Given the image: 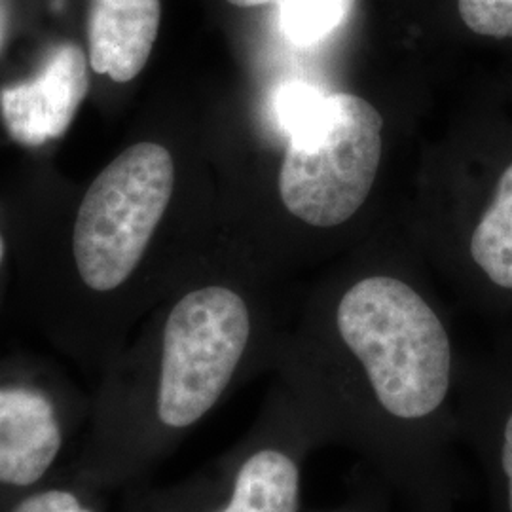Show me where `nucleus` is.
Instances as JSON below:
<instances>
[{"mask_svg":"<svg viewBox=\"0 0 512 512\" xmlns=\"http://www.w3.org/2000/svg\"><path fill=\"white\" fill-rule=\"evenodd\" d=\"M334 327L357 380L289 404L315 437L346 440L429 505V448L452 391V344L412 285L368 275L340 296Z\"/></svg>","mask_w":512,"mask_h":512,"instance_id":"f257e3e1","label":"nucleus"},{"mask_svg":"<svg viewBox=\"0 0 512 512\" xmlns=\"http://www.w3.org/2000/svg\"><path fill=\"white\" fill-rule=\"evenodd\" d=\"M382 129V114L363 97L327 95L310 120L289 133L279 171L287 211L317 228L351 219L376 181Z\"/></svg>","mask_w":512,"mask_h":512,"instance_id":"f03ea898","label":"nucleus"},{"mask_svg":"<svg viewBox=\"0 0 512 512\" xmlns=\"http://www.w3.org/2000/svg\"><path fill=\"white\" fill-rule=\"evenodd\" d=\"M175 186V164L158 143H137L90 184L73 228L82 281L97 293L124 285L147 253Z\"/></svg>","mask_w":512,"mask_h":512,"instance_id":"7ed1b4c3","label":"nucleus"},{"mask_svg":"<svg viewBox=\"0 0 512 512\" xmlns=\"http://www.w3.org/2000/svg\"><path fill=\"white\" fill-rule=\"evenodd\" d=\"M251 338V311L236 291L209 285L169 311L156 387V418L169 431L202 421L230 387Z\"/></svg>","mask_w":512,"mask_h":512,"instance_id":"20e7f679","label":"nucleus"},{"mask_svg":"<svg viewBox=\"0 0 512 512\" xmlns=\"http://www.w3.org/2000/svg\"><path fill=\"white\" fill-rule=\"evenodd\" d=\"M88 90L86 55L65 42L55 46L31 80L0 92V116L16 143L42 147L67 133Z\"/></svg>","mask_w":512,"mask_h":512,"instance_id":"39448f33","label":"nucleus"},{"mask_svg":"<svg viewBox=\"0 0 512 512\" xmlns=\"http://www.w3.org/2000/svg\"><path fill=\"white\" fill-rule=\"evenodd\" d=\"M272 439L239 463L226 503L215 512H298L302 503V456L315 437L287 403L277 404Z\"/></svg>","mask_w":512,"mask_h":512,"instance_id":"423d86ee","label":"nucleus"},{"mask_svg":"<svg viewBox=\"0 0 512 512\" xmlns=\"http://www.w3.org/2000/svg\"><path fill=\"white\" fill-rule=\"evenodd\" d=\"M61 448L54 404L35 389H0V482L31 486L50 469Z\"/></svg>","mask_w":512,"mask_h":512,"instance_id":"0eeeda50","label":"nucleus"},{"mask_svg":"<svg viewBox=\"0 0 512 512\" xmlns=\"http://www.w3.org/2000/svg\"><path fill=\"white\" fill-rule=\"evenodd\" d=\"M160 0H90V65L112 82L137 78L150 59L160 31Z\"/></svg>","mask_w":512,"mask_h":512,"instance_id":"6e6552de","label":"nucleus"},{"mask_svg":"<svg viewBox=\"0 0 512 512\" xmlns=\"http://www.w3.org/2000/svg\"><path fill=\"white\" fill-rule=\"evenodd\" d=\"M471 255L494 285L512 291V164L499 177L494 200L473 232Z\"/></svg>","mask_w":512,"mask_h":512,"instance_id":"1a4fd4ad","label":"nucleus"},{"mask_svg":"<svg viewBox=\"0 0 512 512\" xmlns=\"http://www.w3.org/2000/svg\"><path fill=\"white\" fill-rule=\"evenodd\" d=\"M353 0H287L279 23L285 37L298 46H311L329 37L351 12Z\"/></svg>","mask_w":512,"mask_h":512,"instance_id":"9d476101","label":"nucleus"},{"mask_svg":"<svg viewBox=\"0 0 512 512\" xmlns=\"http://www.w3.org/2000/svg\"><path fill=\"white\" fill-rule=\"evenodd\" d=\"M327 93L308 82H287L275 93L274 109L279 126L293 133L323 105Z\"/></svg>","mask_w":512,"mask_h":512,"instance_id":"9b49d317","label":"nucleus"},{"mask_svg":"<svg viewBox=\"0 0 512 512\" xmlns=\"http://www.w3.org/2000/svg\"><path fill=\"white\" fill-rule=\"evenodd\" d=\"M458 12L476 35L512 38V0H458Z\"/></svg>","mask_w":512,"mask_h":512,"instance_id":"f8f14e48","label":"nucleus"},{"mask_svg":"<svg viewBox=\"0 0 512 512\" xmlns=\"http://www.w3.org/2000/svg\"><path fill=\"white\" fill-rule=\"evenodd\" d=\"M14 512H92L84 509L76 495L69 492L50 490L44 494L33 495L19 503Z\"/></svg>","mask_w":512,"mask_h":512,"instance_id":"ddd939ff","label":"nucleus"},{"mask_svg":"<svg viewBox=\"0 0 512 512\" xmlns=\"http://www.w3.org/2000/svg\"><path fill=\"white\" fill-rule=\"evenodd\" d=\"M499 463H501V471H503L505 486H507V507H509V512H512V412L507 416L505 425H503Z\"/></svg>","mask_w":512,"mask_h":512,"instance_id":"4468645a","label":"nucleus"},{"mask_svg":"<svg viewBox=\"0 0 512 512\" xmlns=\"http://www.w3.org/2000/svg\"><path fill=\"white\" fill-rule=\"evenodd\" d=\"M8 25H10V6H8V0H0V52L6 42Z\"/></svg>","mask_w":512,"mask_h":512,"instance_id":"2eb2a0df","label":"nucleus"},{"mask_svg":"<svg viewBox=\"0 0 512 512\" xmlns=\"http://www.w3.org/2000/svg\"><path fill=\"white\" fill-rule=\"evenodd\" d=\"M239 8H256V6H268V4H285L287 0H226Z\"/></svg>","mask_w":512,"mask_h":512,"instance_id":"dca6fc26","label":"nucleus"},{"mask_svg":"<svg viewBox=\"0 0 512 512\" xmlns=\"http://www.w3.org/2000/svg\"><path fill=\"white\" fill-rule=\"evenodd\" d=\"M2 258H4V241H2V236H0V262H2Z\"/></svg>","mask_w":512,"mask_h":512,"instance_id":"f3484780","label":"nucleus"}]
</instances>
